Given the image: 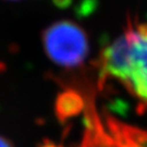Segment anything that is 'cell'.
<instances>
[{"mask_svg":"<svg viewBox=\"0 0 147 147\" xmlns=\"http://www.w3.org/2000/svg\"><path fill=\"white\" fill-rule=\"evenodd\" d=\"M100 82L116 80L147 107V22L129 20L126 27L98 59Z\"/></svg>","mask_w":147,"mask_h":147,"instance_id":"obj_1","label":"cell"},{"mask_svg":"<svg viewBox=\"0 0 147 147\" xmlns=\"http://www.w3.org/2000/svg\"><path fill=\"white\" fill-rule=\"evenodd\" d=\"M42 46L48 58L65 69L82 65L89 53V39L85 30L69 20L50 24L42 33Z\"/></svg>","mask_w":147,"mask_h":147,"instance_id":"obj_2","label":"cell"},{"mask_svg":"<svg viewBox=\"0 0 147 147\" xmlns=\"http://www.w3.org/2000/svg\"><path fill=\"white\" fill-rule=\"evenodd\" d=\"M0 147H13V145L9 140L0 135Z\"/></svg>","mask_w":147,"mask_h":147,"instance_id":"obj_3","label":"cell"},{"mask_svg":"<svg viewBox=\"0 0 147 147\" xmlns=\"http://www.w3.org/2000/svg\"><path fill=\"white\" fill-rule=\"evenodd\" d=\"M40 147H62V146H60V145H57V144H53V143H44L42 146ZM84 147H89L87 144L85 145Z\"/></svg>","mask_w":147,"mask_h":147,"instance_id":"obj_4","label":"cell"}]
</instances>
